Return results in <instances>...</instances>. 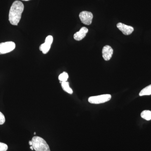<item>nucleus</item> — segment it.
I'll return each mask as SVG.
<instances>
[{
    "label": "nucleus",
    "mask_w": 151,
    "mask_h": 151,
    "mask_svg": "<svg viewBox=\"0 0 151 151\" xmlns=\"http://www.w3.org/2000/svg\"><path fill=\"white\" fill-rule=\"evenodd\" d=\"M79 18L82 23L87 25L91 24L93 19V14L87 11H83L79 15Z\"/></svg>",
    "instance_id": "39448f33"
},
{
    "label": "nucleus",
    "mask_w": 151,
    "mask_h": 151,
    "mask_svg": "<svg viewBox=\"0 0 151 151\" xmlns=\"http://www.w3.org/2000/svg\"><path fill=\"white\" fill-rule=\"evenodd\" d=\"M30 148L31 150H33L34 149L32 146H30Z\"/></svg>",
    "instance_id": "f3484780"
},
{
    "label": "nucleus",
    "mask_w": 151,
    "mask_h": 151,
    "mask_svg": "<svg viewBox=\"0 0 151 151\" xmlns=\"http://www.w3.org/2000/svg\"><path fill=\"white\" fill-rule=\"evenodd\" d=\"M151 94V84L147 86L145 88L141 90L140 92V96H145V95H150Z\"/></svg>",
    "instance_id": "9b49d317"
},
{
    "label": "nucleus",
    "mask_w": 151,
    "mask_h": 151,
    "mask_svg": "<svg viewBox=\"0 0 151 151\" xmlns=\"http://www.w3.org/2000/svg\"><path fill=\"white\" fill-rule=\"evenodd\" d=\"M111 95L109 94H103L99 96L89 97L88 101L92 104H99L105 103L111 100Z\"/></svg>",
    "instance_id": "7ed1b4c3"
},
{
    "label": "nucleus",
    "mask_w": 151,
    "mask_h": 151,
    "mask_svg": "<svg viewBox=\"0 0 151 151\" xmlns=\"http://www.w3.org/2000/svg\"><path fill=\"white\" fill-rule=\"evenodd\" d=\"M117 27L124 35H131L134 30V28L130 26L127 25L122 23L117 24Z\"/></svg>",
    "instance_id": "0eeeda50"
},
{
    "label": "nucleus",
    "mask_w": 151,
    "mask_h": 151,
    "mask_svg": "<svg viewBox=\"0 0 151 151\" xmlns=\"http://www.w3.org/2000/svg\"><path fill=\"white\" fill-rule=\"evenodd\" d=\"M113 50L111 47L109 45H105L102 50V55L103 59L106 61L110 60L113 55Z\"/></svg>",
    "instance_id": "6e6552de"
},
{
    "label": "nucleus",
    "mask_w": 151,
    "mask_h": 151,
    "mask_svg": "<svg viewBox=\"0 0 151 151\" xmlns=\"http://www.w3.org/2000/svg\"><path fill=\"white\" fill-rule=\"evenodd\" d=\"M22 1H29V0H22Z\"/></svg>",
    "instance_id": "a211bd4d"
},
{
    "label": "nucleus",
    "mask_w": 151,
    "mask_h": 151,
    "mask_svg": "<svg viewBox=\"0 0 151 151\" xmlns=\"http://www.w3.org/2000/svg\"><path fill=\"white\" fill-rule=\"evenodd\" d=\"M24 6L22 2L15 1L11 6L9 13V21L12 25L17 26L20 21Z\"/></svg>",
    "instance_id": "f257e3e1"
},
{
    "label": "nucleus",
    "mask_w": 151,
    "mask_h": 151,
    "mask_svg": "<svg viewBox=\"0 0 151 151\" xmlns=\"http://www.w3.org/2000/svg\"><path fill=\"white\" fill-rule=\"evenodd\" d=\"M29 145L32 146V141H29Z\"/></svg>",
    "instance_id": "dca6fc26"
},
{
    "label": "nucleus",
    "mask_w": 151,
    "mask_h": 151,
    "mask_svg": "<svg viewBox=\"0 0 151 151\" xmlns=\"http://www.w3.org/2000/svg\"><path fill=\"white\" fill-rule=\"evenodd\" d=\"M5 122V118L1 112H0V125H3Z\"/></svg>",
    "instance_id": "2eb2a0df"
},
{
    "label": "nucleus",
    "mask_w": 151,
    "mask_h": 151,
    "mask_svg": "<svg viewBox=\"0 0 151 151\" xmlns=\"http://www.w3.org/2000/svg\"><path fill=\"white\" fill-rule=\"evenodd\" d=\"M88 32L87 28L82 27L78 32H76L73 35V38L76 40H82L86 36V34Z\"/></svg>",
    "instance_id": "1a4fd4ad"
},
{
    "label": "nucleus",
    "mask_w": 151,
    "mask_h": 151,
    "mask_svg": "<svg viewBox=\"0 0 151 151\" xmlns=\"http://www.w3.org/2000/svg\"><path fill=\"white\" fill-rule=\"evenodd\" d=\"M32 146L36 151H50L46 141L40 137L35 136L32 138Z\"/></svg>",
    "instance_id": "f03ea898"
},
{
    "label": "nucleus",
    "mask_w": 151,
    "mask_h": 151,
    "mask_svg": "<svg viewBox=\"0 0 151 151\" xmlns=\"http://www.w3.org/2000/svg\"><path fill=\"white\" fill-rule=\"evenodd\" d=\"M61 86H62L63 89L65 92H67L69 94H72L73 93V90L69 86V82L67 81L61 82Z\"/></svg>",
    "instance_id": "9d476101"
},
{
    "label": "nucleus",
    "mask_w": 151,
    "mask_h": 151,
    "mask_svg": "<svg viewBox=\"0 0 151 151\" xmlns=\"http://www.w3.org/2000/svg\"><path fill=\"white\" fill-rule=\"evenodd\" d=\"M68 78V74L65 72H63L58 76V79L61 82L67 81Z\"/></svg>",
    "instance_id": "ddd939ff"
},
{
    "label": "nucleus",
    "mask_w": 151,
    "mask_h": 151,
    "mask_svg": "<svg viewBox=\"0 0 151 151\" xmlns=\"http://www.w3.org/2000/svg\"><path fill=\"white\" fill-rule=\"evenodd\" d=\"M53 40V38L52 36L49 35L47 37L44 43L41 45L40 46V50L44 54H46L49 51Z\"/></svg>",
    "instance_id": "423d86ee"
},
{
    "label": "nucleus",
    "mask_w": 151,
    "mask_h": 151,
    "mask_svg": "<svg viewBox=\"0 0 151 151\" xmlns=\"http://www.w3.org/2000/svg\"><path fill=\"white\" fill-rule=\"evenodd\" d=\"M34 135H35L36 134V132H34Z\"/></svg>",
    "instance_id": "6ab92c4d"
},
{
    "label": "nucleus",
    "mask_w": 151,
    "mask_h": 151,
    "mask_svg": "<svg viewBox=\"0 0 151 151\" xmlns=\"http://www.w3.org/2000/svg\"><path fill=\"white\" fill-rule=\"evenodd\" d=\"M16 47L13 42H6L0 43V55L9 53L14 50Z\"/></svg>",
    "instance_id": "20e7f679"
},
{
    "label": "nucleus",
    "mask_w": 151,
    "mask_h": 151,
    "mask_svg": "<svg viewBox=\"0 0 151 151\" xmlns=\"http://www.w3.org/2000/svg\"><path fill=\"white\" fill-rule=\"evenodd\" d=\"M8 149L7 145L4 143L0 142V151H6Z\"/></svg>",
    "instance_id": "4468645a"
},
{
    "label": "nucleus",
    "mask_w": 151,
    "mask_h": 151,
    "mask_svg": "<svg viewBox=\"0 0 151 151\" xmlns=\"http://www.w3.org/2000/svg\"><path fill=\"white\" fill-rule=\"evenodd\" d=\"M141 116L142 118L147 121L151 120V111H144L141 113Z\"/></svg>",
    "instance_id": "f8f14e48"
}]
</instances>
